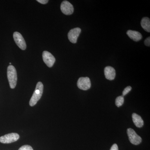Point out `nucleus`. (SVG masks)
<instances>
[{
  "instance_id": "obj_19",
  "label": "nucleus",
  "mask_w": 150,
  "mask_h": 150,
  "mask_svg": "<svg viewBox=\"0 0 150 150\" xmlns=\"http://www.w3.org/2000/svg\"><path fill=\"white\" fill-rule=\"evenodd\" d=\"M37 1L38 2L43 4H46L48 2V1H47V0H37Z\"/></svg>"
},
{
  "instance_id": "obj_10",
  "label": "nucleus",
  "mask_w": 150,
  "mask_h": 150,
  "mask_svg": "<svg viewBox=\"0 0 150 150\" xmlns=\"http://www.w3.org/2000/svg\"><path fill=\"white\" fill-rule=\"evenodd\" d=\"M104 74L105 78L109 80L114 79L115 77V71L113 67L108 66L104 69Z\"/></svg>"
},
{
  "instance_id": "obj_8",
  "label": "nucleus",
  "mask_w": 150,
  "mask_h": 150,
  "mask_svg": "<svg viewBox=\"0 0 150 150\" xmlns=\"http://www.w3.org/2000/svg\"><path fill=\"white\" fill-rule=\"evenodd\" d=\"M61 10L62 12L66 15H70L74 12V8L69 2L64 1L61 4Z\"/></svg>"
},
{
  "instance_id": "obj_6",
  "label": "nucleus",
  "mask_w": 150,
  "mask_h": 150,
  "mask_svg": "<svg viewBox=\"0 0 150 150\" xmlns=\"http://www.w3.org/2000/svg\"><path fill=\"white\" fill-rule=\"evenodd\" d=\"M13 37L16 43L19 48L21 50H25L26 48V44L21 34L19 32H15L13 33Z\"/></svg>"
},
{
  "instance_id": "obj_9",
  "label": "nucleus",
  "mask_w": 150,
  "mask_h": 150,
  "mask_svg": "<svg viewBox=\"0 0 150 150\" xmlns=\"http://www.w3.org/2000/svg\"><path fill=\"white\" fill-rule=\"evenodd\" d=\"M81 31V30L79 28H76L71 30L68 34V38L70 42L73 43H76Z\"/></svg>"
},
{
  "instance_id": "obj_15",
  "label": "nucleus",
  "mask_w": 150,
  "mask_h": 150,
  "mask_svg": "<svg viewBox=\"0 0 150 150\" xmlns=\"http://www.w3.org/2000/svg\"><path fill=\"white\" fill-rule=\"evenodd\" d=\"M131 89H132V88L131 86H127L123 90V93H122V96H126L127 94L129 93V92L131 91Z\"/></svg>"
},
{
  "instance_id": "obj_14",
  "label": "nucleus",
  "mask_w": 150,
  "mask_h": 150,
  "mask_svg": "<svg viewBox=\"0 0 150 150\" xmlns=\"http://www.w3.org/2000/svg\"><path fill=\"white\" fill-rule=\"evenodd\" d=\"M124 101V97L123 96H118L115 100V105L117 107H120L123 104Z\"/></svg>"
},
{
  "instance_id": "obj_13",
  "label": "nucleus",
  "mask_w": 150,
  "mask_h": 150,
  "mask_svg": "<svg viewBox=\"0 0 150 150\" xmlns=\"http://www.w3.org/2000/svg\"><path fill=\"white\" fill-rule=\"evenodd\" d=\"M141 25L143 29L147 32H150V20L147 17H144L141 21Z\"/></svg>"
},
{
  "instance_id": "obj_2",
  "label": "nucleus",
  "mask_w": 150,
  "mask_h": 150,
  "mask_svg": "<svg viewBox=\"0 0 150 150\" xmlns=\"http://www.w3.org/2000/svg\"><path fill=\"white\" fill-rule=\"evenodd\" d=\"M7 77L11 88H14L17 81V75L16 70L13 66L10 65L8 67Z\"/></svg>"
},
{
  "instance_id": "obj_16",
  "label": "nucleus",
  "mask_w": 150,
  "mask_h": 150,
  "mask_svg": "<svg viewBox=\"0 0 150 150\" xmlns=\"http://www.w3.org/2000/svg\"><path fill=\"white\" fill-rule=\"evenodd\" d=\"M18 150H33L32 147L29 145H24L20 148Z\"/></svg>"
},
{
  "instance_id": "obj_11",
  "label": "nucleus",
  "mask_w": 150,
  "mask_h": 150,
  "mask_svg": "<svg viewBox=\"0 0 150 150\" xmlns=\"http://www.w3.org/2000/svg\"><path fill=\"white\" fill-rule=\"evenodd\" d=\"M126 33L131 39L136 42L139 41L142 38V34L140 33L135 30H128Z\"/></svg>"
},
{
  "instance_id": "obj_5",
  "label": "nucleus",
  "mask_w": 150,
  "mask_h": 150,
  "mask_svg": "<svg viewBox=\"0 0 150 150\" xmlns=\"http://www.w3.org/2000/svg\"><path fill=\"white\" fill-rule=\"evenodd\" d=\"M78 87L83 90H88L91 87V82L89 78L81 77L78 80L77 82Z\"/></svg>"
},
{
  "instance_id": "obj_12",
  "label": "nucleus",
  "mask_w": 150,
  "mask_h": 150,
  "mask_svg": "<svg viewBox=\"0 0 150 150\" xmlns=\"http://www.w3.org/2000/svg\"><path fill=\"white\" fill-rule=\"evenodd\" d=\"M132 118L135 126L138 128H141L144 126V122L142 117L137 113H134L132 114Z\"/></svg>"
},
{
  "instance_id": "obj_7",
  "label": "nucleus",
  "mask_w": 150,
  "mask_h": 150,
  "mask_svg": "<svg viewBox=\"0 0 150 150\" xmlns=\"http://www.w3.org/2000/svg\"><path fill=\"white\" fill-rule=\"evenodd\" d=\"M43 62L46 64L47 67L51 68L55 63L56 59L55 57L50 52L44 51L42 55Z\"/></svg>"
},
{
  "instance_id": "obj_4",
  "label": "nucleus",
  "mask_w": 150,
  "mask_h": 150,
  "mask_svg": "<svg viewBox=\"0 0 150 150\" xmlns=\"http://www.w3.org/2000/svg\"><path fill=\"white\" fill-rule=\"evenodd\" d=\"M19 135L17 133L6 134L0 137V142L3 144H10L16 142L19 139Z\"/></svg>"
},
{
  "instance_id": "obj_18",
  "label": "nucleus",
  "mask_w": 150,
  "mask_h": 150,
  "mask_svg": "<svg viewBox=\"0 0 150 150\" xmlns=\"http://www.w3.org/2000/svg\"><path fill=\"white\" fill-rule=\"evenodd\" d=\"M110 150H118V146L116 144H114L112 145Z\"/></svg>"
},
{
  "instance_id": "obj_17",
  "label": "nucleus",
  "mask_w": 150,
  "mask_h": 150,
  "mask_svg": "<svg viewBox=\"0 0 150 150\" xmlns=\"http://www.w3.org/2000/svg\"><path fill=\"white\" fill-rule=\"evenodd\" d=\"M144 44L146 46H150V37L147 38L144 41Z\"/></svg>"
},
{
  "instance_id": "obj_20",
  "label": "nucleus",
  "mask_w": 150,
  "mask_h": 150,
  "mask_svg": "<svg viewBox=\"0 0 150 150\" xmlns=\"http://www.w3.org/2000/svg\"><path fill=\"white\" fill-rule=\"evenodd\" d=\"M9 64H10L11 65V63H9Z\"/></svg>"
},
{
  "instance_id": "obj_3",
  "label": "nucleus",
  "mask_w": 150,
  "mask_h": 150,
  "mask_svg": "<svg viewBox=\"0 0 150 150\" xmlns=\"http://www.w3.org/2000/svg\"><path fill=\"white\" fill-rule=\"evenodd\" d=\"M127 134L129 140L131 144L135 145H138L142 142V139L136 133L134 130L131 128L127 129Z\"/></svg>"
},
{
  "instance_id": "obj_1",
  "label": "nucleus",
  "mask_w": 150,
  "mask_h": 150,
  "mask_svg": "<svg viewBox=\"0 0 150 150\" xmlns=\"http://www.w3.org/2000/svg\"><path fill=\"white\" fill-rule=\"evenodd\" d=\"M43 90V86L41 82H38L36 85V87L33 94L30 100V105L33 106L37 103L38 101L40 99L42 96Z\"/></svg>"
}]
</instances>
